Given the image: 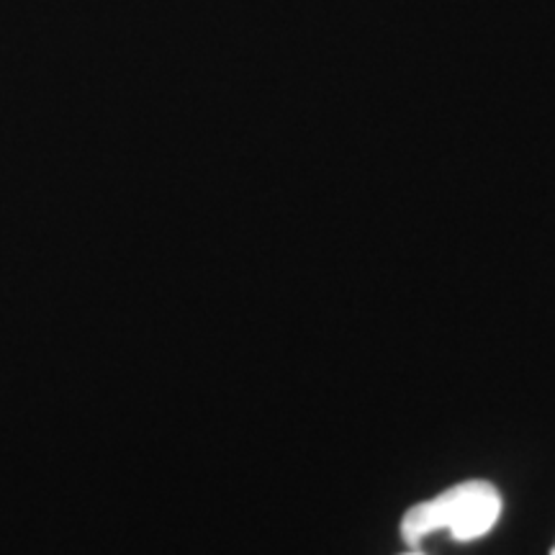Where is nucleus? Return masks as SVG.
<instances>
[{
  "label": "nucleus",
  "mask_w": 555,
  "mask_h": 555,
  "mask_svg": "<svg viewBox=\"0 0 555 555\" xmlns=\"http://www.w3.org/2000/svg\"><path fill=\"white\" fill-rule=\"evenodd\" d=\"M409 555H422V553H409Z\"/></svg>",
  "instance_id": "nucleus-2"
},
{
  "label": "nucleus",
  "mask_w": 555,
  "mask_h": 555,
  "mask_svg": "<svg viewBox=\"0 0 555 555\" xmlns=\"http://www.w3.org/2000/svg\"><path fill=\"white\" fill-rule=\"evenodd\" d=\"M502 515V496L491 483L466 481L446 494L416 504L401 519V538L416 545L435 530H448L461 543L483 538Z\"/></svg>",
  "instance_id": "nucleus-1"
},
{
  "label": "nucleus",
  "mask_w": 555,
  "mask_h": 555,
  "mask_svg": "<svg viewBox=\"0 0 555 555\" xmlns=\"http://www.w3.org/2000/svg\"><path fill=\"white\" fill-rule=\"evenodd\" d=\"M551 555H555V547H553V551H551Z\"/></svg>",
  "instance_id": "nucleus-3"
}]
</instances>
